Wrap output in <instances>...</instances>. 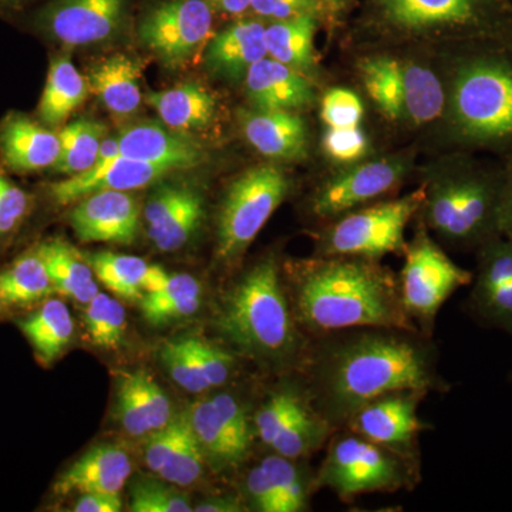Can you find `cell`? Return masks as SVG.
Listing matches in <instances>:
<instances>
[{"label":"cell","instance_id":"cell-12","mask_svg":"<svg viewBox=\"0 0 512 512\" xmlns=\"http://www.w3.org/2000/svg\"><path fill=\"white\" fill-rule=\"evenodd\" d=\"M210 0H144L136 33L167 67H181L205 50L217 18Z\"/></svg>","mask_w":512,"mask_h":512},{"label":"cell","instance_id":"cell-54","mask_svg":"<svg viewBox=\"0 0 512 512\" xmlns=\"http://www.w3.org/2000/svg\"><path fill=\"white\" fill-rule=\"evenodd\" d=\"M195 512H244L248 511L247 504L241 495H215L202 501L194 508Z\"/></svg>","mask_w":512,"mask_h":512},{"label":"cell","instance_id":"cell-51","mask_svg":"<svg viewBox=\"0 0 512 512\" xmlns=\"http://www.w3.org/2000/svg\"><path fill=\"white\" fill-rule=\"evenodd\" d=\"M183 420L184 413L178 414L164 429L148 436L143 450V460L146 466L157 476L163 470L168 457H170L171 450H173L178 434H180L181 426H183Z\"/></svg>","mask_w":512,"mask_h":512},{"label":"cell","instance_id":"cell-32","mask_svg":"<svg viewBox=\"0 0 512 512\" xmlns=\"http://www.w3.org/2000/svg\"><path fill=\"white\" fill-rule=\"evenodd\" d=\"M56 292L87 305L99 293L92 265L60 238L47 239L37 245Z\"/></svg>","mask_w":512,"mask_h":512},{"label":"cell","instance_id":"cell-41","mask_svg":"<svg viewBox=\"0 0 512 512\" xmlns=\"http://www.w3.org/2000/svg\"><path fill=\"white\" fill-rule=\"evenodd\" d=\"M84 328L90 340L100 349H119L127 329L126 309L116 298L99 292L87 303Z\"/></svg>","mask_w":512,"mask_h":512},{"label":"cell","instance_id":"cell-11","mask_svg":"<svg viewBox=\"0 0 512 512\" xmlns=\"http://www.w3.org/2000/svg\"><path fill=\"white\" fill-rule=\"evenodd\" d=\"M399 276L404 311L421 335L434 338L437 318L448 299L473 282V272L461 268L433 241L421 222L407 242Z\"/></svg>","mask_w":512,"mask_h":512},{"label":"cell","instance_id":"cell-30","mask_svg":"<svg viewBox=\"0 0 512 512\" xmlns=\"http://www.w3.org/2000/svg\"><path fill=\"white\" fill-rule=\"evenodd\" d=\"M18 326L43 365L56 362L69 348L74 336V320L69 306L56 298L39 303L35 311L18 320Z\"/></svg>","mask_w":512,"mask_h":512},{"label":"cell","instance_id":"cell-27","mask_svg":"<svg viewBox=\"0 0 512 512\" xmlns=\"http://www.w3.org/2000/svg\"><path fill=\"white\" fill-rule=\"evenodd\" d=\"M146 103L165 126L188 134L210 127L218 111L214 94L197 82L148 92Z\"/></svg>","mask_w":512,"mask_h":512},{"label":"cell","instance_id":"cell-1","mask_svg":"<svg viewBox=\"0 0 512 512\" xmlns=\"http://www.w3.org/2000/svg\"><path fill=\"white\" fill-rule=\"evenodd\" d=\"M439 349L417 330L353 328L315 336L299 369L316 410L335 430L383 394L403 389L448 393Z\"/></svg>","mask_w":512,"mask_h":512},{"label":"cell","instance_id":"cell-3","mask_svg":"<svg viewBox=\"0 0 512 512\" xmlns=\"http://www.w3.org/2000/svg\"><path fill=\"white\" fill-rule=\"evenodd\" d=\"M214 326L232 352L274 372H299L311 342L293 315L275 254L252 265L224 293Z\"/></svg>","mask_w":512,"mask_h":512},{"label":"cell","instance_id":"cell-16","mask_svg":"<svg viewBox=\"0 0 512 512\" xmlns=\"http://www.w3.org/2000/svg\"><path fill=\"white\" fill-rule=\"evenodd\" d=\"M468 313L487 328L512 336V245L498 235L477 249Z\"/></svg>","mask_w":512,"mask_h":512},{"label":"cell","instance_id":"cell-42","mask_svg":"<svg viewBox=\"0 0 512 512\" xmlns=\"http://www.w3.org/2000/svg\"><path fill=\"white\" fill-rule=\"evenodd\" d=\"M205 466H208L207 461L192 433L187 413L184 412L180 434L158 477L180 488L191 487L204 476Z\"/></svg>","mask_w":512,"mask_h":512},{"label":"cell","instance_id":"cell-39","mask_svg":"<svg viewBox=\"0 0 512 512\" xmlns=\"http://www.w3.org/2000/svg\"><path fill=\"white\" fill-rule=\"evenodd\" d=\"M94 274L114 295L123 299L143 298L150 264L138 256L110 251L87 255Z\"/></svg>","mask_w":512,"mask_h":512},{"label":"cell","instance_id":"cell-38","mask_svg":"<svg viewBox=\"0 0 512 512\" xmlns=\"http://www.w3.org/2000/svg\"><path fill=\"white\" fill-rule=\"evenodd\" d=\"M205 218L204 195L187 187L184 197L156 228L148 229V238L161 252H174L185 247L197 234Z\"/></svg>","mask_w":512,"mask_h":512},{"label":"cell","instance_id":"cell-28","mask_svg":"<svg viewBox=\"0 0 512 512\" xmlns=\"http://www.w3.org/2000/svg\"><path fill=\"white\" fill-rule=\"evenodd\" d=\"M185 413L198 446L212 471L218 474L229 473L247 463L248 454L232 439L211 396L201 397Z\"/></svg>","mask_w":512,"mask_h":512},{"label":"cell","instance_id":"cell-29","mask_svg":"<svg viewBox=\"0 0 512 512\" xmlns=\"http://www.w3.org/2000/svg\"><path fill=\"white\" fill-rule=\"evenodd\" d=\"M202 286L195 276L161 269L150 292L141 298V313L150 325L163 326L200 311Z\"/></svg>","mask_w":512,"mask_h":512},{"label":"cell","instance_id":"cell-9","mask_svg":"<svg viewBox=\"0 0 512 512\" xmlns=\"http://www.w3.org/2000/svg\"><path fill=\"white\" fill-rule=\"evenodd\" d=\"M289 191L291 180L278 165H256L234 178L218 208V262L227 269L234 268Z\"/></svg>","mask_w":512,"mask_h":512},{"label":"cell","instance_id":"cell-34","mask_svg":"<svg viewBox=\"0 0 512 512\" xmlns=\"http://www.w3.org/2000/svg\"><path fill=\"white\" fill-rule=\"evenodd\" d=\"M56 291L37 247L18 256L0 272V296L5 306H32Z\"/></svg>","mask_w":512,"mask_h":512},{"label":"cell","instance_id":"cell-21","mask_svg":"<svg viewBox=\"0 0 512 512\" xmlns=\"http://www.w3.org/2000/svg\"><path fill=\"white\" fill-rule=\"evenodd\" d=\"M116 417L131 437H148L174 419L173 403L147 372L124 373L117 384Z\"/></svg>","mask_w":512,"mask_h":512},{"label":"cell","instance_id":"cell-47","mask_svg":"<svg viewBox=\"0 0 512 512\" xmlns=\"http://www.w3.org/2000/svg\"><path fill=\"white\" fill-rule=\"evenodd\" d=\"M363 114L362 100L348 89H332L323 96L320 116L328 128L360 126Z\"/></svg>","mask_w":512,"mask_h":512},{"label":"cell","instance_id":"cell-4","mask_svg":"<svg viewBox=\"0 0 512 512\" xmlns=\"http://www.w3.org/2000/svg\"><path fill=\"white\" fill-rule=\"evenodd\" d=\"M448 80L447 120L457 143L512 154V49L460 45Z\"/></svg>","mask_w":512,"mask_h":512},{"label":"cell","instance_id":"cell-5","mask_svg":"<svg viewBox=\"0 0 512 512\" xmlns=\"http://www.w3.org/2000/svg\"><path fill=\"white\" fill-rule=\"evenodd\" d=\"M363 20L394 39L512 49L511 0H366Z\"/></svg>","mask_w":512,"mask_h":512},{"label":"cell","instance_id":"cell-33","mask_svg":"<svg viewBox=\"0 0 512 512\" xmlns=\"http://www.w3.org/2000/svg\"><path fill=\"white\" fill-rule=\"evenodd\" d=\"M319 19L316 15H301L266 22L265 45L268 56L301 73L311 69L315 62L313 40Z\"/></svg>","mask_w":512,"mask_h":512},{"label":"cell","instance_id":"cell-40","mask_svg":"<svg viewBox=\"0 0 512 512\" xmlns=\"http://www.w3.org/2000/svg\"><path fill=\"white\" fill-rule=\"evenodd\" d=\"M367 94L384 116L404 117L402 63L389 56H376L360 63Z\"/></svg>","mask_w":512,"mask_h":512},{"label":"cell","instance_id":"cell-10","mask_svg":"<svg viewBox=\"0 0 512 512\" xmlns=\"http://www.w3.org/2000/svg\"><path fill=\"white\" fill-rule=\"evenodd\" d=\"M281 382L255 409L256 439L281 456L309 460L335 429L316 410L301 373H285Z\"/></svg>","mask_w":512,"mask_h":512},{"label":"cell","instance_id":"cell-20","mask_svg":"<svg viewBox=\"0 0 512 512\" xmlns=\"http://www.w3.org/2000/svg\"><path fill=\"white\" fill-rule=\"evenodd\" d=\"M59 156V131L18 111L0 121V160L13 173L52 170Z\"/></svg>","mask_w":512,"mask_h":512},{"label":"cell","instance_id":"cell-50","mask_svg":"<svg viewBox=\"0 0 512 512\" xmlns=\"http://www.w3.org/2000/svg\"><path fill=\"white\" fill-rule=\"evenodd\" d=\"M249 13L265 22H276L301 15H316L323 18L322 10L315 0H252Z\"/></svg>","mask_w":512,"mask_h":512},{"label":"cell","instance_id":"cell-25","mask_svg":"<svg viewBox=\"0 0 512 512\" xmlns=\"http://www.w3.org/2000/svg\"><path fill=\"white\" fill-rule=\"evenodd\" d=\"M239 123L248 143L272 160H299L308 150L305 121L295 111H239Z\"/></svg>","mask_w":512,"mask_h":512},{"label":"cell","instance_id":"cell-52","mask_svg":"<svg viewBox=\"0 0 512 512\" xmlns=\"http://www.w3.org/2000/svg\"><path fill=\"white\" fill-rule=\"evenodd\" d=\"M123 510L120 494L86 493L80 494L74 503V512H119Z\"/></svg>","mask_w":512,"mask_h":512},{"label":"cell","instance_id":"cell-46","mask_svg":"<svg viewBox=\"0 0 512 512\" xmlns=\"http://www.w3.org/2000/svg\"><path fill=\"white\" fill-rule=\"evenodd\" d=\"M323 150L339 164H357L369 153V138L362 127L328 128L323 136Z\"/></svg>","mask_w":512,"mask_h":512},{"label":"cell","instance_id":"cell-49","mask_svg":"<svg viewBox=\"0 0 512 512\" xmlns=\"http://www.w3.org/2000/svg\"><path fill=\"white\" fill-rule=\"evenodd\" d=\"M241 497L244 498L248 510L282 512L281 500L261 463L249 468L248 473L245 474Z\"/></svg>","mask_w":512,"mask_h":512},{"label":"cell","instance_id":"cell-59","mask_svg":"<svg viewBox=\"0 0 512 512\" xmlns=\"http://www.w3.org/2000/svg\"><path fill=\"white\" fill-rule=\"evenodd\" d=\"M3 309H5V303H3L2 296H0V315H2Z\"/></svg>","mask_w":512,"mask_h":512},{"label":"cell","instance_id":"cell-18","mask_svg":"<svg viewBox=\"0 0 512 512\" xmlns=\"http://www.w3.org/2000/svg\"><path fill=\"white\" fill-rule=\"evenodd\" d=\"M120 156L165 165L175 171L192 170L208 161V151L191 134L158 121H141L120 131Z\"/></svg>","mask_w":512,"mask_h":512},{"label":"cell","instance_id":"cell-15","mask_svg":"<svg viewBox=\"0 0 512 512\" xmlns=\"http://www.w3.org/2000/svg\"><path fill=\"white\" fill-rule=\"evenodd\" d=\"M429 394L419 389L383 394L357 410L343 429L421 463L420 436L433 427L420 419L419 409Z\"/></svg>","mask_w":512,"mask_h":512},{"label":"cell","instance_id":"cell-48","mask_svg":"<svg viewBox=\"0 0 512 512\" xmlns=\"http://www.w3.org/2000/svg\"><path fill=\"white\" fill-rule=\"evenodd\" d=\"M30 195L0 174V241L12 237L30 211Z\"/></svg>","mask_w":512,"mask_h":512},{"label":"cell","instance_id":"cell-56","mask_svg":"<svg viewBox=\"0 0 512 512\" xmlns=\"http://www.w3.org/2000/svg\"><path fill=\"white\" fill-rule=\"evenodd\" d=\"M40 2L42 0H0V15L8 16V18H20Z\"/></svg>","mask_w":512,"mask_h":512},{"label":"cell","instance_id":"cell-19","mask_svg":"<svg viewBox=\"0 0 512 512\" xmlns=\"http://www.w3.org/2000/svg\"><path fill=\"white\" fill-rule=\"evenodd\" d=\"M173 173L177 171L165 165L144 163L119 156L107 163L94 165L86 173L66 177L50 184L49 195L57 205L66 207L97 191L141 190Z\"/></svg>","mask_w":512,"mask_h":512},{"label":"cell","instance_id":"cell-24","mask_svg":"<svg viewBox=\"0 0 512 512\" xmlns=\"http://www.w3.org/2000/svg\"><path fill=\"white\" fill-rule=\"evenodd\" d=\"M245 92L256 110L296 111L311 106L315 92L298 70L266 56L245 74Z\"/></svg>","mask_w":512,"mask_h":512},{"label":"cell","instance_id":"cell-23","mask_svg":"<svg viewBox=\"0 0 512 512\" xmlns=\"http://www.w3.org/2000/svg\"><path fill=\"white\" fill-rule=\"evenodd\" d=\"M130 474L131 460L126 448L117 444H99L60 474L53 484V494L56 497L86 493L120 494Z\"/></svg>","mask_w":512,"mask_h":512},{"label":"cell","instance_id":"cell-57","mask_svg":"<svg viewBox=\"0 0 512 512\" xmlns=\"http://www.w3.org/2000/svg\"><path fill=\"white\" fill-rule=\"evenodd\" d=\"M120 156L119 136L104 137L101 141L97 164H104Z\"/></svg>","mask_w":512,"mask_h":512},{"label":"cell","instance_id":"cell-22","mask_svg":"<svg viewBox=\"0 0 512 512\" xmlns=\"http://www.w3.org/2000/svg\"><path fill=\"white\" fill-rule=\"evenodd\" d=\"M265 28V20L245 15L214 32L205 47L208 69L227 80L245 77L251 66L268 56Z\"/></svg>","mask_w":512,"mask_h":512},{"label":"cell","instance_id":"cell-53","mask_svg":"<svg viewBox=\"0 0 512 512\" xmlns=\"http://www.w3.org/2000/svg\"><path fill=\"white\" fill-rule=\"evenodd\" d=\"M500 235L512 245V154L505 157L504 188L500 208Z\"/></svg>","mask_w":512,"mask_h":512},{"label":"cell","instance_id":"cell-2","mask_svg":"<svg viewBox=\"0 0 512 512\" xmlns=\"http://www.w3.org/2000/svg\"><path fill=\"white\" fill-rule=\"evenodd\" d=\"M296 322L309 338L353 328L417 330L399 276L376 259L318 256L284 266Z\"/></svg>","mask_w":512,"mask_h":512},{"label":"cell","instance_id":"cell-6","mask_svg":"<svg viewBox=\"0 0 512 512\" xmlns=\"http://www.w3.org/2000/svg\"><path fill=\"white\" fill-rule=\"evenodd\" d=\"M426 187L421 222L443 241L478 249L500 235L503 168L457 157L437 171Z\"/></svg>","mask_w":512,"mask_h":512},{"label":"cell","instance_id":"cell-31","mask_svg":"<svg viewBox=\"0 0 512 512\" xmlns=\"http://www.w3.org/2000/svg\"><path fill=\"white\" fill-rule=\"evenodd\" d=\"M89 93L86 76L74 67L70 56L53 57L37 107L39 121L50 128L62 126Z\"/></svg>","mask_w":512,"mask_h":512},{"label":"cell","instance_id":"cell-7","mask_svg":"<svg viewBox=\"0 0 512 512\" xmlns=\"http://www.w3.org/2000/svg\"><path fill=\"white\" fill-rule=\"evenodd\" d=\"M420 483L421 463L348 429L333 431L316 470L318 491H332L346 504L363 495L412 491Z\"/></svg>","mask_w":512,"mask_h":512},{"label":"cell","instance_id":"cell-8","mask_svg":"<svg viewBox=\"0 0 512 512\" xmlns=\"http://www.w3.org/2000/svg\"><path fill=\"white\" fill-rule=\"evenodd\" d=\"M426 187L393 200L376 201L322 225L316 234V255L376 259L406 251V229L419 217Z\"/></svg>","mask_w":512,"mask_h":512},{"label":"cell","instance_id":"cell-37","mask_svg":"<svg viewBox=\"0 0 512 512\" xmlns=\"http://www.w3.org/2000/svg\"><path fill=\"white\" fill-rule=\"evenodd\" d=\"M60 156L52 171L66 177L86 173L97 163L106 126L92 119H79L59 131Z\"/></svg>","mask_w":512,"mask_h":512},{"label":"cell","instance_id":"cell-58","mask_svg":"<svg viewBox=\"0 0 512 512\" xmlns=\"http://www.w3.org/2000/svg\"><path fill=\"white\" fill-rule=\"evenodd\" d=\"M315 2L318 3L323 16H338L350 8L353 0H315Z\"/></svg>","mask_w":512,"mask_h":512},{"label":"cell","instance_id":"cell-35","mask_svg":"<svg viewBox=\"0 0 512 512\" xmlns=\"http://www.w3.org/2000/svg\"><path fill=\"white\" fill-rule=\"evenodd\" d=\"M404 116L414 124H430L447 116L448 87L437 73L419 63H402Z\"/></svg>","mask_w":512,"mask_h":512},{"label":"cell","instance_id":"cell-44","mask_svg":"<svg viewBox=\"0 0 512 512\" xmlns=\"http://www.w3.org/2000/svg\"><path fill=\"white\" fill-rule=\"evenodd\" d=\"M130 511L133 512H191L190 497L177 485L167 481H137L131 488Z\"/></svg>","mask_w":512,"mask_h":512},{"label":"cell","instance_id":"cell-55","mask_svg":"<svg viewBox=\"0 0 512 512\" xmlns=\"http://www.w3.org/2000/svg\"><path fill=\"white\" fill-rule=\"evenodd\" d=\"M252 0H210L215 13L221 16L237 19L247 15L251 9Z\"/></svg>","mask_w":512,"mask_h":512},{"label":"cell","instance_id":"cell-13","mask_svg":"<svg viewBox=\"0 0 512 512\" xmlns=\"http://www.w3.org/2000/svg\"><path fill=\"white\" fill-rule=\"evenodd\" d=\"M134 0H42L26 12L32 32L64 47L100 45L128 25Z\"/></svg>","mask_w":512,"mask_h":512},{"label":"cell","instance_id":"cell-17","mask_svg":"<svg viewBox=\"0 0 512 512\" xmlns=\"http://www.w3.org/2000/svg\"><path fill=\"white\" fill-rule=\"evenodd\" d=\"M69 222L82 242L130 245L140 232V201L127 191H97L74 202Z\"/></svg>","mask_w":512,"mask_h":512},{"label":"cell","instance_id":"cell-14","mask_svg":"<svg viewBox=\"0 0 512 512\" xmlns=\"http://www.w3.org/2000/svg\"><path fill=\"white\" fill-rule=\"evenodd\" d=\"M409 167V161L403 157L348 165L312 192L308 201L309 214L325 225L373 204L403 183Z\"/></svg>","mask_w":512,"mask_h":512},{"label":"cell","instance_id":"cell-45","mask_svg":"<svg viewBox=\"0 0 512 512\" xmlns=\"http://www.w3.org/2000/svg\"><path fill=\"white\" fill-rule=\"evenodd\" d=\"M160 357L168 375L181 389L194 394L211 392L210 386L195 365L184 338L164 343L161 346Z\"/></svg>","mask_w":512,"mask_h":512},{"label":"cell","instance_id":"cell-26","mask_svg":"<svg viewBox=\"0 0 512 512\" xmlns=\"http://www.w3.org/2000/svg\"><path fill=\"white\" fill-rule=\"evenodd\" d=\"M141 64L134 57L113 55L94 63L86 73L89 92L114 116L137 113L143 101Z\"/></svg>","mask_w":512,"mask_h":512},{"label":"cell","instance_id":"cell-36","mask_svg":"<svg viewBox=\"0 0 512 512\" xmlns=\"http://www.w3.org/2000/svg\"><path fill=\"white\" fill-rule=\"evenodd\" d=\"M259 463L274 484L282 512L311 510V500L318 493V487L316 470L309 466L308 460L288 458L271 451Z\"/></svg>","mask_w":512,"mask_h":512},{"label":"cell","instance_id":"cell-43","mask_svg":"<svg viewBox=\"0 0 512 512\" xmlns=\"http://www.w3.org/2000/svg\"><path fill=\"white\" fill-rule=\"evenodd\" d=\"M184 339L211 392L229 386L239 369L237 353L198 336H185Z\"/></svg>","mask_w":512,"mask_h":512}]
</instances>
